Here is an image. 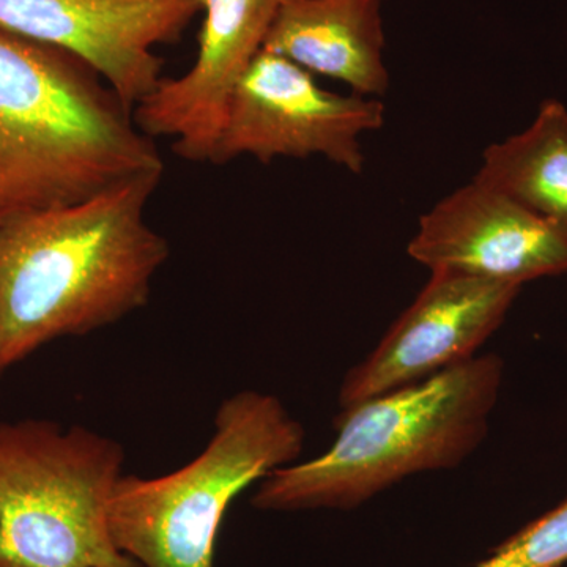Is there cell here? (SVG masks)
<instances>
[{
    "mask_svg": "<svg viewBox=\"0 0 567 567\" xmlns=\"http://www.w3.org/2000/svg\"><path fill=\"white\" fill-rule=\"evenodd\" d=\"M163 175L0 227V375L55 339L91 334L148 303L171 254L145 218Z\"/></svg>",
    "mask_w": 567,
    "mask_h": 567,
    "instance_id": "6da1fadb",
    "label": "cell"
},
{
    "mask_svg": "<svg viewBox=\"0 0 567 567\" xmlns=\"http://www.w3.org/2000/svg\"><path fill=\"white\" fill-rule=\"evenodd\" d=\"M155 171L158 145L99 71L0 25V227Z\"/></svg>",
    "mask_w": 567,
    "mask_h": 567,
    "instance_id": "7a4b0ae2",
    "label": "cell"
},
{
    "mask_svg": "<svg viewBox=\"0 0 567 567\" xmlns=\"http://www.w3.org/2000/svg\"><path fill=\"white\" fill-rule=\"evenodd\" d=\"M503 377L502 357L476 354L341 410L330 450L264 477L251 505L265 513L350 511L406 477L457 468L486 439Z\"/></svg>",
    "mask_w": 567,
    "mask_h": 567,
    "instance_id": "3957f363",
    "label": "cell"
},
{
    "mask_svg": "<svg viewBox=\"0 0 567 567\" xmlns=\"http://www.w3.org/2000/svg\"><path fill=\"white\" fill-rule=\"evenodd\" d=\"M305 440L303 425L276 395H230L199 456L167 475L121 477L110 503L115 546L141 567H215L219 528L234 499L292 465Z\"/></svg>",
    "mask_w": 567,
    "mask_h": 567,
    "instance_id": "277c9868",
    "label": "cell"
},
{
    "mask_svg": "<svg viewBox=\"0 0 567 567\" xmlns=\"http://www.w3.org/2000/svg\"><path fill=\"white\" fill-rule=\"evenodd\" d=\"M125 451L50 420L0 423V567H141L111 536Z\"/></svg>",
    "mask_w": 567,
    "mask_h": 567,
    "instance_id": "5b68a950",
    "label": "cell"
},
{
    "mask_svg": "<svg viewBox=\"0 0 567 567\" xmlns=\"http://www.w3.org/2000/svg\"><path fill=\"white\" fill-rule=\"evenodd\" d=\"M385 123L379 99L324 91L315 74L262 50L238 82L210 164L252 156L275 158L322 156L352 174L363 173L360 137Z\"/></svg>",
    "mask_w": 567,
    "mask_h": 567,
    "instance_id": "8992f818",
    "label": "cell"
},
{
    "mask_svg": "<svg viewBox=\"0 0 567 567\" xmlns=\"http://www.w3.org/2000/svg\"><path fill=\"white\" fill-rule=\"evenodd\" d=\"M522 287L432 271L415 301L339 388L341 410L416 385L476 357L505 322Z\"/></svg>",
    "mask_w": 567,
    "mask_h": 567,
    "instance_id": "52a82bcc",
    "label": "cell"
},
{
    "mask_svg": "<svg viewBox=\"0 0 567 567\" xmlns=\"http://www.w3.org/2000/svg\"><path fill=\"white\" fill-rule=\"evenodd\" d=\"M200 11L203 0H0V25L78 55L134 111L164 78L155 48Z\"/></svg>",
    "mask_w": 567,
    "mask_h": 567,
    "instance_id": "ba28073f",
    "label": "cell"
},
{
    "mask_svg": "<svg viewBox=\"0 0 567 567\" xmlns=\"http://www.w3.org/2000/svg\"><path fill=\"white\" fill-rule=\"evenodd\" d=\"M406 252L431 271L524 287L567 275V229L473 181L421 216Z\"/></svg>",
    "mask_w": 567,
    "mask_h": 567,
    "instance_id": "9c48e42d",
    "label": "cell"
},
{
    "mask_svg": "<svg viewBox=\"0 0 567 567\" xmlns=\"http://www.w3.org/2000/svg\"><path fill=\"white\" fill-rule=\"evenodd\" d=\"M286 0H203L204 24L192 69L163 78L133 115L152 140L171 137L186 162L210 163L238 82L264 50Z\"/></svg>",
    "mask_w": 567,
    "mask_h": 567,
    "instance_id": "30bf717a",
    "label": "cell"
},
{
    "mask_svg": "<svg viewBox=\"0 0 567 567\" xmlns=\"http://www.w3.org/2000/svg\"><path fill=\"white\" fill-rule=\"evenodd\" d=\"M385 0H286L264 50L289 59L315 76L379 99L390 89L385 63Z\"/></svg>",
    "mask_w": 567,
    "mask_h": 567,
    "instance_id": "8fae6325",
    "label": "cell"
},
{
    "mask_svg": "<svg viewBox=\"0 0 567 567\" xmlns=\"http://www.w3.org/2000/svg\"><path fill=\"white\" fill-rule=\"evenodd\" d=\"M477 183L567 229V107L559 100L540 103L524 132L488 145Z\"/></svg>",
    "mask_w": 567,
    "mask_h": 567,
    "instance_id": "7c38bea8",
    "label": "cell"
},
{
    "mask_svg": "<svg viewBox=\"0 0 567 567\" xmlns=\"http://www.w3.org/2000/svg\"><path fill=\"white\" fill-rule=\"evenodd\" d=\"M566 498L492 550L476 567H566Z\"/></svg>",
    "mask_w": 567,
    "mask_h": 567,
    "instance_id": "4fadbf2b",
    "label": "cell"
}]
</instances>
